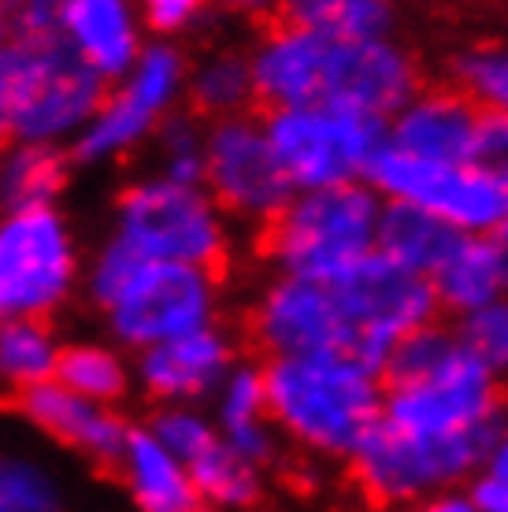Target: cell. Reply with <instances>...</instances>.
I'll return each instance as SVG.
<instances>
[{"label": "cell", "mask_w": 508, "mask_h": 512, "mask_svg": "<svg viewBox=\"0 0 508 512\" xmlns=\"http://www.w3.org/2000/svg\"><path fill=\"white\" fill-rule=\"evenodd\" d=\"M56 383L75 390L78 397L112 405L130 390V372L115 349L101 346V342H75V346L60 349Z\"/></svg>", "instance_id": "30"}, {"label": "cell", "mask_w": 508, "mask_h": 512, "mask_svg": "<svg viewBox=\"0 0 508 512\" xmlns=\"http://www.w3.org/2000/svg\"><path fill=\"white\" fill-rule=\"evenodd\" d=\"M431 286L438 294V305L453 312L457 320L508 294V279L494 242L471 238V234H464L457 249L445 256V264L431 275Z\"/></svg>", "instance_id": "24"}, {"label": "cell", "mask_w": 508, "mask_h": 512, "mask_svg": "<svg viewBox=\"0 0 508 512\" xmlns=\"http://www.w3.org/2000/svg\"><path fill=\"white\" fill-rule=\"evenodd\" d=\"M453 331L479 364H486L497 379H508V294L460 316Z\"/></svg>", "instance_id": "35"}, {"label": "cell", "mask_w": 508, "mask_h": 512, "mask_svg": "<svg viewBox=\"0 0 508 512\" xmlns=\"http://www.w3.org/2000/svg\"><path fill=\"white\" fill-rule=\"evenodd\" d=\"M331 286L353 327V357L364 360L379 375L397 342L427 323H438V312H442L431 279L394 264L379 249Z\"/></svg>", "instance_id": "10"}, {"label": "cell", "mask_w": 508, "mask_h": 512, "mask_svg": "<svg viewBox=\"0 0 508 512\" xmlns=\"http://www.w3.org/2000/svg\"><path fill=\"white\" fill-rule=\"evenodd\" d=\"M497 431L460 438H416L379 420L375 431L349 457V472L356 490L379 509L416 505L431 494L453 490L460 479L486 468Z\"/></svg>", "instance_id": "5"}, {"label": "cell", "mask_w": 508, "mask_h": 512, "mask_svg": "<svg viewBox=\"0 0 508 512\" xmlns=\"http://www.w3.org/2000/svg\"><path fill=\"white\" fill-rule=\"evenodd\" d=\"M108 97L104 82L64 38L12 45L8 71V141L75 145Z\"/></svg>", "instance_id": "4"}, {"label": "cell", "mask_w": 508, "mask_h": 512, "mask_svg": "<svg viewBox=\"0 0 508 512\" xmlns=\"http://www.w3.org/2000/svg\"><path fill=\"white\" fill-rule=\"evenodd\" d=\"M78 279V249L56 208L0 216V323L45 320Z\"/></svg>", "instance_id": "8"}, {"label": "cell", "mask_w": 508, "mask_h": 512, "mask_svg": "<svg viewBox=\"0 0 508 512\" xmlns=\"http://www.w3.org/2000/svg\"><path fill=\"white\" fill-rule=\"evenodd\" d=\"M60 349L45 320L0 323V394L19 397L56 379Z\"/></svg>", "instance_id": "28"}, {"label": "cell", "mask_w": 508, "mask_h": 512, "mask_svg": "<svg viewBox=\"0 0 508 512\" xmlns=\"http://www.w3.org/2000/svg\"><path fill=\"white\" fill-rule=\"evenodd\" d=\"M190 86V64L175 45H145L138 64L108 90L101 112L93 116L78 141L71 145V160L78 164H108L115 156L138 149L145 138L175 116L178 97Z\"/></svg>", "instance_id": "11"}, {"label": "cell", "mask_w": 508, "mask_h": 512, "mask_svg": "<svg viewBox=\"0 0 508 512\" xmlns=\"http://www.w3.org/2000/svg\"><path fill=\"white\" fill-rule=\"evenodd\" d=\"M8 71H12V45L0 38V141L8 138Z\"/></svg>", "instance_id": "41"}, {"label": "cell", "mask_w": 508, "mask_h": 512, "mask_svg": "<svg viewBox=\"0 0 508 512\" xmlns=\"http://www.w3.org/2000/svg\"><path fill=\"white\" fill-rule=\"evenodd\" d=\"M286 19L334 41L394 38L401 0H290Z\"/></svg>", "instance_id": "27"}, {"label": "cell", "mask_w": 508, "mask_h": 512, "mask_svg": "<svg viewBox=\"0 0 508 512\" xmlns=\"http://www.w3.org/2000/svg\"><path fill=\"white\" fill-rule=\"evenodd\" d=\"M227 12L242 15V19H253V23H279L286 19V8H290V0H219Z\"/></svg>", "instance_id": "39"}, {"label": "cell", "mask_w": 508, "mask_h": 512, "mask_svg": "<svg viewBox=\"0 0 508 512\" xmlns=\"http://www.w3.org/2000/svg\"><path fill=\"white\" fill-rule=\"evenodd\" d=\"M15 405L41 435H49L64 449H75L78 457H86L89 464H97L104 472H115L130 438V427L108 405L78 397L75 390L60 386L56 379L34 386Z\"/></svg>", "instance_id": "17"}, {"label": "cell", "mask_w": 508, "mask_h": 512, "mask_svg": "<svg viewBox=\"0 0 508 512\" xmlns=\"http://www.w3.org/2000/svg\"><path fill=\"white\" fill-rule=\"evenodd\" d=\"M453 86L483 112H508V45H475L457 52Z\"/></svg>", "instance_id": "32"}, {"label": "cell", "mask_w": 508, "mask_h": 512, "mask_svg": "<svg viewBox=\"0 0 508 512\" xmlns=\"http://www.w3.org/2000/svg\"><path fill=\"white\" fill-rule=\"evenodd\" d=\"M471 501L479 512H508V479L505 475L483 472L471 483Z\"/></svg>", "instance_id": "38"}, {"label": "cell", "mask_w": 508, "mask_h": 512, "mask_svg": "<svg viewBox=\"0 0 508 512\" xmlns=\"http://www.w3.org/2000/svg\"><path fill=\"white\" fill-rule=\"evenodd\" d=\"M364 182L382 201L420 205L471 238H490L508 219V190L475 164H431L382 145Z\"/></svg>", "instance_id": "12"}, {"label": "cell", "mask_w": 508, "mask_h": 512, "mask_svg": "<svg viewBox=\"0 0 508 512\" xmlns=\"http://www.w3.org/2000/svg\"><path fill=\"white\" fill-rule=\"evenodd\" d=\"M423 90L420 60L401 41H334L323 104L390 123Z\"/></svg>", "instance_id": "15"}, {"label": "cell", "mask_w": 508, "mask_h": 512, "mask_svg": "<svg viewBox=\"0 0 508 512\" xmlns=\"http://www.w3.org/2000/svg\"><path fill=\"white\" fill-rule=\"evenodd\" d=\"M382 420L416 438L486 435L505 423V379L460 346L438 372L386 386Z\"/></svg>", "instance_id": "9"}, {"label": "cell", "mask_w": 508, "mask_h": 512, "mask_svg": "<svg viewBox=\"0 0 508 512\" xmlns=\"http://www.w3.org/2000/svg\"><path fill=\"white\" fill-rule=\"evenodd\" d=\"M408 512H479L471 494H457V490H442V494H431V498L408 505Z\"/></svg>", "instance_id": "40"}, {"label": "cell", "mask_w": 508, "mask_h": 512, "mask_svg": "<svg viewBox=\"0 0 508 512\" xmlns=\"http://www.w3.org/2000/svg\"><path fill=\"white\" fill-rule=\"evenodd\" d=\"M267 138L297 193L368 179L371 160L386 145V123L334 104L275 108L264 116Z\"/></svg>", "instance_id": "6"}, {"label": "cell", "mask_w": 508, "mask_h": 512, "mask_svg": "<svg viewBox=\"0 0 508 512\" xmlns=\"http://www.w3.org/2000/svg\"><path fill=\"white\" fill-rule=\"evenodd\" d=\"M245 334L267 360L271 357H312V353H349L353 327L331 282L275 275L256 294Z\"/></svg>", "instance_id": "14"}, {"label": "cell", "mask_w": 508, "mask_h": 512, "mask_svg": "<svg viewBox=\"0 0 508 512\" xmlns=\"http://www.w3.org/2000/svg\"><path fill=\"white\" fill-rule=\"evenodd\" d=\"M267 409L293 446L349 461L382 420L386 383L349 353L271 357L264 364Z\"/></svg>", "instance_id": "1"}, {"label": "cell", "mask_w": 508, "mask_h": 512, "mask_svg": "<svg viewBox=\"0 0 508 512\" xmlns=\"http://www.w3.org/2000/svg\"><path fill=\"white\" fill-rule=\"evenodd\" d=\"M464 234L457 227H449L445 219L420 205H405V201H386L379 219V253L390 256L394 264L427 275L445 264V256L460 245Z\"/></svg>", "instance_id": "23"}, {"label": "cell", "mask_w": 508, "mask_h": 512, "mask_svg": "<svg viewBox=\"0 0 508 512\" xmlns=\"http://www.w3.org/2000/svg\"><path fill=\"white\" fill-rule=\"evenodd\" d=\"M331 49L334 38L290 23V19L264 26L256 49L249 52L256 104H264L267 112H275V108H301V104H323Z\"/></svg>", "instance_id": "16"}, {"label": "cell", "mask_w": 508, "mask_h": 512, "mask_svg": "<svg viewBox=\"0 0 508 512\" xmlns=\"http://www.w3.org/2000/svg\"><path fill=\"white\" fill-rule=\"evenodd\" d=\"M138 0H64L60 38L104 82L123 78L145 52Z\"/></svg>", "instance_id": "20"}, {"label": "cell", "mask_w": 508, "mask_h": 512, "mask_svg": "<svg viewBox=\"0 0 508 512\" xmlns=\"http://www.w3.org/2000/svg\"><path fill=\"white\" fill-rule=\"evenodd\" d=\"M219 275L175 260H141L104 305L108 327L127 349H153L216 320Z\"/></svg>", "instance_id": "7"}, {"label": "cell", "mask_w": 508, "mask_h": 512, "mask_svg": "<svg viewBox=\"0 0 508 512\" xmlns=\"http://www.w3.org/2000/svg\"><path fill=\"white\" fill-rule=\"evenodd\" d=\"M190 475L197 490H201V498L216 512L253 509L260 494H264L260 468L253 461H245L238 449H230L223 442V435L190 464Z\"/></svg>", "instance_id": "29"}, {"label": "cell", "mask_w": 508, "mask_h": 512, "mask_svg": "<svg viewBox=\"0 0 508 512\" xmlns=\"http://www.w3.org/2000/svg\"><path fill=\"white\" fill-rule=\"evenodd\" d=\"M149 431H153L186 468L219 438L216 423L204 420L193 405H160V412L149 420Z\"/></svg>", "instance_id": "36"}, {"label": "cell", "mask_w": 508, "mask_h": 512, "mask_svg": "<svg viewBox=\"0 0 508 512\" xmlns=\"http://www.w3.org/2000/svg\"><path fill=\"white\" fill-rule=\"evenodd\" d=\"M460 353V338L457 331H449L442 323H427L420 331H412L408 338L397 342V349L390 353L386 368H382V383H412V379H423V375L438 372L442 364Z\"/></svg>", "instance_id": "33"}, {"label": "cell", "mask_w": 508, "mask_h": 512, "mask_svg": "<svg viewBox=\"0 0 508 512\" xmlns=\"http://www.w3.org/2000/svg\"><path fill=\"white\" fill-rule=\"evenodd\" d=\"M379 193L368 182L297 193L267 227H260V256L279 275L338 282L379 249Z\"/></svg>", "instance_id": "2"}, {"label": "cell", "mask_w": 508, "mask_h": 512, "mask_svg": "<svg viewBox=\"0 0 508 512\" xmlns=\"http://www.w3.org/2000/svg\"><path fill=\"white\" fill-rule=\"evenodd\" d=\"M490 242H494L497 256H501V268H505V279H508V219L497 227L494 234H490Z\"/></svg>", "instance_id": "43"}, {"label": "cell", "mask_w": 508, "mask_h": 512, "mask_svg": "<svg viewBox=\"0 0 508 512\" xmlns=\"http://www.w3.org/2000/svg\"><path fill=\"white\" fill-rule=\"evenodd\" d=\"M115 475L123 479L138 512H216L201 498L190 468L149 427H130Z\"/></svg>", "instance_id": "21"}, {"label": "cell", "mask_w": 508, "mask_h": 512, "mask_svg": "<svg viewBox=\"0 0 508 512\" xmlns=\"http://www.w3.org/2000/svg\"><path fill=\"white\" fill-rule=\"evenodd\" d=\"M486 472L505 475V479H508V416H505V423H501V431H497V438H494V449H490Z\"/></svg>", "instance_id": "42"}, {"label": "cell", "mask_w": 508, "mask_h": 512, "mask_svg": "<svg viewBox=\"0 0 508 512\" xmlns=\"http://www.w3.org/2000/svg\"><path fill=\"white\" fill-rule=\"evenodd\" d=\"M204 153H208V127L201 116H175L156 130V160L160 175L178 182H201L204 186Z\"/></svg>", "instance_id": "34"}, {"label": "cell", "mask_w": 508, "mask_h": 512, "mask_svg": "<svg viewBox=\"0 0 508 512\" xmlns=\"http://www.w3.org/2000/svg\"><path fill=\"white\" fill-rule=\"evenodd\" d=\"M0 512H67L60 479L26 453H0Z\"/></svg>", "instance_id": "31"}, {"label": "cell", "mask_w": 508, "mask_h": 512, "mask_svg": "<svg viewBox=\"0 0 508 512\" xmlns=\"http://www.w3.org/2000/svg\"><path fill=\"white\" fill-rule=\"evenodd\" d=\"M471 164L508 190V112H483Z\"/></svg>", "instance_id": "37"}, {"label": "cell", "mask_w": 508, "mask_h": 512, "mask_svg": "<svg viewBox=\"0 0 508 512\" xmlns=\"http://www.w3.org/2000/svg\"><path fill=\"white\" fill-rule=\"evenodd\" d=\"M204 190L216 197V205L227 216L253 223L256 231L297 197V186L267 138L264 119L249 112L208 123Z\"/></svg>", "instance_id": "13"}, {"label": "cell", "mask_w": 508, "mask_h": 512, "mask_svg": "<svg viewBox=\"0 0 508 512\" xmlns=\"http://www.w3.org/2000/svg\"><path fill=\"white\" fill-rule=\"evenodd\" d=\"M190 112L208 119H230L245 116L256 104V82H253V60L249 52L238 49H216L208 52L204 60L190 67Z\"/></svg>", "instance_id": "26"}, {"label": "cell", "mask_w": 508, "mask_h": 512, "mask_svg": "<svg viewBox=\"0 0 508 512\" xmlns=\"http://www.w3.org/2000/svg\"><path fill=\"white\" fill-rule=\"evenodd\" d=\"M71 153L64 145H38V141H12L0 149V208L26 212V208H52L64 193Z\"/></svg>", "instance_id": "25"}, {"label": "cell", "mask_w": 508, "mask_h": 512, "mask_svg": "<svg viewBox=\"0 0 508 512\" xmlns=\"http://www.w3.org/2000/svg\"><path fill=\"white\" fill-rule=\"evenodd\" d=\"M115 234L149 260L193 264L223 275L230 264L227 212L201 182L149 175L115 197Z\"/></svg>", "instance_id": "3"}, {"label": "cell", "mask_w": 508, "mask_h": 512, "mask_svg": "<svg viewBox=\"0 0 508 512\" xmlns=\"http://www.w3.org/2000/svg\"><path fill=\"white\" fill-rule=\"evenodd\" d=\"M216 427L223 442L256 468H267L279 457V427L267 409L264 368L234 364V372L216 390Z\"/></svg>", "instance_id": "22"}, {"label": "cell", "mask_w": 508, "mask_h": 512, "mask_svg": "<svg viewBox=\"0 0 508 512\" xmlns=\"http://www.w3.org/2000/svg\"><path fill=\"white\" fill-rule=\"evenodd\" d=\"M483 108L457 86L423 90L386 123V145L431 164H471Z\"/></svg>", "instance_id": "19"}, {"label": "cell", "mask_w": 508, "mask_h": 512, "mask_svg": "<svg viewBox=\"0 0 508 512\" xmlns=\"http://www.w3.org/2000/svg\"><path fill=\"white\" fill-rule=\"evenodd\" d=\"M234 357L238 349L230 334L204 327L164 346L141 349L138 383L160 405H193L223 386V379L234 372Z\"/></svg>", "instance_id": "18"}]
</instances>
